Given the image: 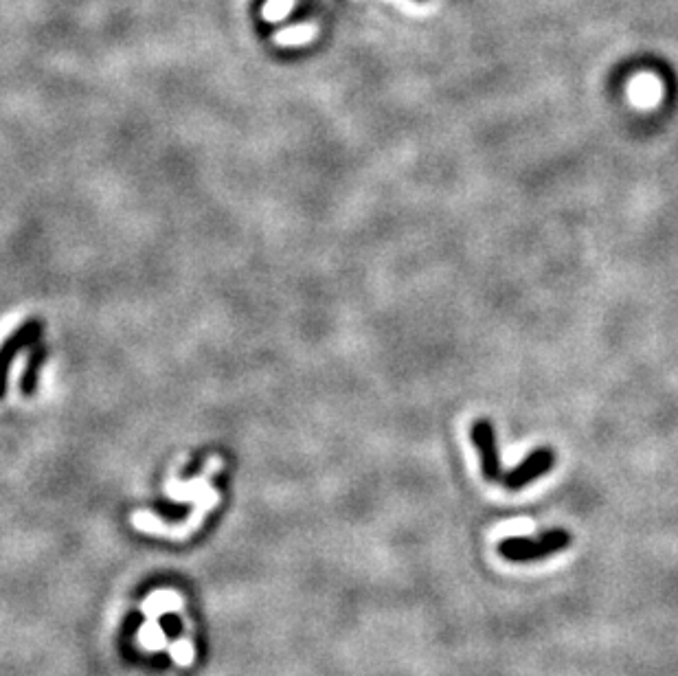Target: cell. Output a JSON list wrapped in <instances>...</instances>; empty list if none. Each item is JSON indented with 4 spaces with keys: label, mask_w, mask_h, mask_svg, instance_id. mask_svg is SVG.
Masks as SVG:
<instances>
[{
    "label": "cell",
    "mask_w": 678,
    "mask_h": 676,
    "mask_svg": "<svg viewBox=\"0 0 678 676\" xmlns=\"http://www.w3.org/2000/svg\"><path fill=\"white\" fill-rule=\"evenodd\" d=\"M218 468H220V461L218 459H211L209 464H207L205 475H200L198 479L187 481V483H180V481H174V479L167 481L165 490L169 494V499L194 503V512L189 514V518H187L185 523L167 525L158 516L143 510V512H134L132 518H130L134 529H137V532H143V534L163 536V538H169V540H185L191 534H196L198 529H200V525L205 523L207 514L220 503V494L209 486V477Z\"/></svg>",
    "instance_id": "cell-1"
},
{
    "label": "cell",
    "mask_w": 678,
    "mask_h": 676,
    "mask_svg": "<svg viewBox=\"0 0 678 676\" xmlns=\"http://www.w3.org/2000/svg\"><path fill=\"white\" fill-rule=\"evenodd\" d=\"M571 536L564 529H551L540 538H510L499 545V554L512 562H529L540 560L558 551L567 549Z\"/></svg>",
    "instance_id": "cell-2"
},
{
    "label": "cell",
    "mask_w": 678,
    "mask_h": 676,
    "mask_svg": "<svg viewBox=\"0 0 678 676\" xmlns=\"http://www.w3.org/2000/svg\"><path fill=\"white\" fill-rule=\"evenodd\" d=\"M556 464V455H553V450L549 448H540L534 450L523 464H518L514 470L503 475V486L507 490H523L525 486H529L531 481H536L538 477L547 475V472Z\"/></svg>",
    "instance_id": "cell-3"
},
{
    "label": "cell",
    "mask_w": 678,
    "mask_h": 676,
    "mask_svg": "<svg viewBox=\"0 0 678 676\" xmlns=\"http://www.w3.org/2000/svg\"><path fill=\"white\" fill-rule=\"evenodd\" d=\"M472 444L477 446L479 455H481V470L483 477L488 481H501L503 472H501V461H499V450H496V437H494V426L488 420H477L472 424Z\"/></svg>",
    "instance_id": "cell-4"
},
{
    "label": "cell",
    "mask_w": 678,
    "mask_h": 676,
    "mask_svg": "<svg viewBox=\"0 0 678 676\" xmlns=\"http://www.w3.org/2000/svg\"><path fill=\"white\" fill-rule=\"evenodd\" d=\"M38 334H40V325L36 321H29L22 325L18 332L11 334L3 345H0V398L5 396L7 374H9L11 363H14V358L18 356L20 349H25L27 345L36 341Z\"/></svg>",
    "instance_id": "cell-5"
},
{
    "label": "cell",
    "mask_w": 678,
    "mask_h": 676,
    "mask_svg": "<svg viewBox=\"0 0 678 676\" xmlns=\"http://www.w3.org/2000/svg\"><path fill=\"white\" fill-rule=\"evenodd\" d=\"M183 595L172 589L152 591L141 604V611L145 619H161L165 613H178L183 608Z\"/></svg>",
    "instance_id": "cell-6"
},
{
    "label": "cell",
    "mask_w": 678,
    "mask_h": 676,
    "mask_svg": "<svg viewBox=\"0 0 678 676\" xmlns=\"http://www.w3.org/2000/svg\"><path fill=\"white\" fill-rule=\"evenodd\" d=\"M137 641H139V646L148 652H158L169 646L165 630L161 624H158V619H145V624L139 628V633H137Z\"/></svg>",
    "instance_id": "cell-7"
},
{
    "label": "cell",
    "mask_w": 678,
    "mask_h": 676,
    "mask_svg": "<svg viewBox=\"0 0 678 676\" xmlns=\"http://www.w3.org/2000/svg\"><path fill=\"white\" fill-rule=\"evenodd\" d=\"M167 650H169V657H172L178 666H183V668L191 666V663L196 661V648L194 644H191V639L187 637L176 639L174 644L167 646Z\"/></svg>",
    "instance_id": "cell-8"
},
{
    "label": "cell",
    "mask_w": 678,
    "mask_h": 676,
    "mask_svg": "<svg viewBox=\"0 0 678 676\" xmlns=\"http://www.w3.org/2000/svg\"><path fill=\"white\" fill-rule=\"evenodd\" d=\"M42 363V352H36V358H31V363L27 367V374L22 378V391L31 396L36 391V374H38V365Z\"/></svg>",
    "instance_id": "cell-9"
},
{
    "label": "cell",
    "mask_w": 678,
    "mask_h": 676,
    "mask_svg": "<svg viewBox=\"0 0 678 676\" xmlns=\"http://www.w3.org/2000/svg\"><path fill=\"white\" fill-rule=\"evenodd\" d=\"M420 3H424V0H420Z\"/></svg>",
    "instance_id": "cell-10"
}]
</instances>
